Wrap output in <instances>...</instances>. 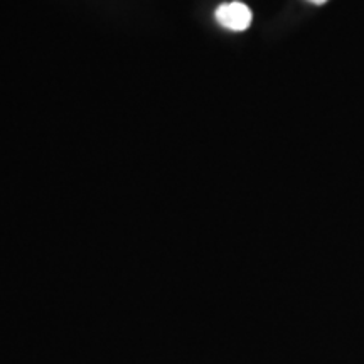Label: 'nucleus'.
<instances>
[{
    "instance_id": "1",
    "label": "nucleus",
    "mask_w": 364,
    "mask_h": 364,
    "mask_svg": "<svg viewBox=\"0 0 364 364\" xmlns=\"http://www.w3.org/2000/svg\"><path fill=\"white\" fill-rule=\"evenodd\" d=\"M253 14L250 7L243 2H230L223 4L216 11V21L220 22L223 27L230 31H247L250 24H252Z\"/></svg>"
},
{
    "instance_id": "2",
    "label": "nucleus",
    "mask_w": 364,
    "mask_h": 364,
    "mask_svg": "<svg viewBox=\"0 0 364 364\" xmlns=\"http://www.w3.org/2000/svg\"><path fill=\"white\" fill-rule=\"evenodd\" d=\"M309 2L316 4V6H322V4H326V2H327V0H309Z\"/></svg>"
}]
</instances>
